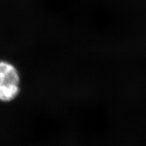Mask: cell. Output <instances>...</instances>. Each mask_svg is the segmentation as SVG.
I'll return each instance as SVG.
<instances>
[{
	"label": "cell",
	"instance_id": "1",
	"mask_svg": "<svg viewBox=\"0 0 146 146\" xmlns=\"http://www.w3.org/2000/svg\"><path fill=\"white\" fill-rule=\"evenodd\" d=\"M4 82L20 84L21 76L14 64L5 60H0V83Z\"/></svg>",
	"mask_w": 146,
	"mask_h": 146
},
{
	"label": "cell",
	"instance_id": "2",
	"mask_svg": "<svg viewBox=\"0 0 146 146\" xmlns=\"http://www.w3.org/2000/svg\"><path fill=\"white\" fill-rule=\"evenodd\" d=\"M21 92L20 84L4 82L0 83V102H10L13 101Z\"/></svg>",
	"mask_w": 146,
	"mask_h": 146
}]
</instances>
